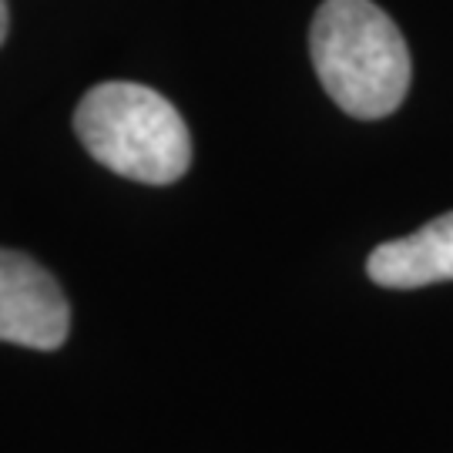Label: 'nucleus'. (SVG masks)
<instances>
[{
	"label": "nucleus",
	"mask_w": 453,
	"mask_h": 453,
	"mask_svg": "<svg viewBox=\"0 0 453 453\" xmlns=\"http://www.w3.org/2000/svg\"><path fill=\"white\" fill-rule=\"evenodd\" d=\"M309 54L326 95L353 118H387L410 91V48L372 0H326L309 27Z\"/></svg>",
	"instance_id": "nucleus-1"
},
{
	"label": "nucleus",
	"mask_w": 453,
	"mask_h": 453,
	"mask_svg": "<svg viewBox=\"0 0 453 453\" xmlns=\"http://www.w3.org/2000/svg\"><path fill=\"white\" fill-rule=\"evenodd\" d=\"M74 131L97 165L142 185H172L192 165V138L179 108L145 84L91 88L74 111Z\"/></svg>",
	"instance_id": "nucleus-2"
},
{
	"label": "nucleus",
	"mask_w": 453,
	"mask_h": 453,
	"mask_svg": "<svg viewBox=\"0 0 453 453\" xmlns=\"http://www.w3.org/2000/svg\"><path fill=\"white\" fill-rule=\"evenodd\" d=\"M71 329V306L58 279L34 259L0 249V340L27 349H58Z\"/></svg>",
	"instance_id": "nucleus-3"
},
{
	"label": "nucleus",
	"mask_w": 453,
	"mask_h": 453,
	"mask_svg": "<svg viewBox=\"0 0 453 453\" xmlns=\"http://www.w3.org/2000/svg\"><path fill=\"white\" fill-rule=\"evenodd\" d=\"M366 273L383 289H420L453 279V211L417 228L413 235L376 245Z\"/></svg>",
	"instance_id": "nucleus-4"
},
{
	"label": "nucleus",
	"mask_w": 453,
	"mask_h": 453,
	"mask_svg": "<svg viewBox=\"0 0 453 453\" xmlns=\"http://www.w3.org/2000/svg\"><path fill=\"white\" fill-rule=\"evenodd\" d=\"M7 31H11V11H7V0H0V44L7 41Z\"/></svg>",
	"instance_id": "nucleus-5"
}]
</instances>
